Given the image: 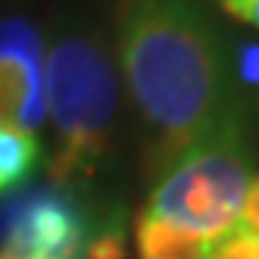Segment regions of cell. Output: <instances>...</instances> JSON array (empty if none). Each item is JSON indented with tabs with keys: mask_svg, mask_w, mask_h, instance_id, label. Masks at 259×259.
Wrapping results in <instances>:
<instances>
[{
	"mask_svg": "<svg viewBox=\"0 0 259 259\" xmlns=\"http://www.w3.org/2000/svg\"><path fill=\"white\" fill-rule=\"evenodd\" d=\"M253 178L256 169L244 119H234L156 178L141 215L215 244L237 228Z\"/></svg>",
	"mask_w": 259,
	"mask_h": 259,
	"instance_id": "cell-3",
	"label": "cell"
},
{
	"mask_svg": "<svg viewBox=\"0 0 259 259\" xmlns=\"http://www.w3.org/2000/svg\"><path fill=\"white\" fill-rule=\"evenodd\" d=\"M44 38L28 19H0V125L28 135L44 125Z\"/></svg>",
	"mask_w": 259,
	"mask_h": 259,
	"instance_id": "cell-5",
	"label": "cell"
},
{
	"mask_svg": "<svg viewBox=\"0 0 259 259\" xmlns=\"http://www.w3.org/2000/svg\"><path fill=\"white\" fill-rule=\"evenodd\" d=\"M206 259H259V237L231 231L222 240H215V244H209Z\"/></svg>",
	"mask_w": 259,
	"mask_h": 259,
	"instance_id": "cell-9",
	"label": "cell"
},
{
	"mask_svg": "<svg viewBox=\"0 0 259 259\" xmlns=\"http://www.w3.org/2000/svg\"><path fill=\"white\" fill-rule=\"evenodd\" d=\"M228 57H231L234 88L259 97V41H253V38L231 41L228 44Z\"/></svg>",
	"mask_w": 259,
	"mask_h": 259,
	"instance_id": "cell-8",
	"label": "cell"
},
{
	"mask_svg": "<svg viewBox=\"0 0 259 259\" xmlns=\"http://www.w3.org/2000/svg\"><path fill=\"white\" fill-rule=\"evenodd\" d=\"M47 116L57 132L50 181L84 191L116 144L119 78L103 38L91 28H66L44 57Z\"/></svg>",
	"mask_w": 259,
	"mask_h": 259,
	"instance_id": "cell-2",
	"label": "cell"
},
{
	"mask_svg": "<svg viewBox=\"0 0 259 259\" xmlns=\"http://www.w3.org/2000/svg\"><path fill=\"white\" fill-rule=\"evenodd\" d=\"M41 159V144L34 135L0 125V194L22 184Z\"/></svg>",
	"mask_w": 259,
	"mask_h": 259,
	"instance_id": "cell-7",
	"label": "cell"
},
{
	"mask_svg": "<svg viewBox=\"0 0 259 259\" xmlns=\"http://www.w3.org/2000/svg\"><path fill=\"white\" fill-rule=\"evenodd\" d=\"M219 7L234 19L259 28V0H219Z\"/></svg>",
	"mask_w": 259,
	"mask_h": 259,
	"instance_id": "cell-11",
	"label": "cell"
},
{
	"mask_svg": "<svg viewBox=\"0 0 259 259\" xmlns=\"http://www.w3.org/2000/svg\"><path fill=\"white\" fill-rule=\"evenodd\" d=\"M138 256L141 259H206L209 244L197 234L144 219L138 222Z\"/></svg>",
	"mask_w": 259,
	"mask_h": 259,
	"instance_id": "cell-6",
	"label": "cell"
},
{
	"mask_svg": "<svg viewBox=\"0 0 259 259\" xmlns=\"http://www.w3.org/2000/svg\"><path fill=\"white\" fill-rule=\"evenodd\" d=\"M119 228L78 188L38 184L0 209V259H91L97 240Z\"/></svg>",
	"mask_w": 259,
	"mask_h": 259,
	"instance_id": "cell-4",
	"label": "cell"
},
{
	"mask_svg": "<svg viewBox=\"0 0 259 259\" xmlns=\"http://www.w3.org/2000/svg\"><path fill=\"white\" fill-rule=\"evenodd\" d=\"M116 53L144 135V175L159 178L240 119L228 44L197 0H116Z\"/></svg>",
	"mask_w": 259,
	"mask_h": 259,
	"instance_id": "cell-1",
	"label": "cell"
},
{
	"mask_svg": "<svg viewBox=\"0 0 259 259\" xmlns=\"http://www.w3.org/2000/svg\"><path fill=\"white\" fill-rule=\"evenodd\" d=\"M234 231H244L250 237H259V175L253 178L250 191L244 197V209H240V219H237Z\"/></svg>",
	"mask_w": 259,
	"mask_h": 259,
	"instance_id": "cell-10",
	"label": "cell"
}]
</instances>
